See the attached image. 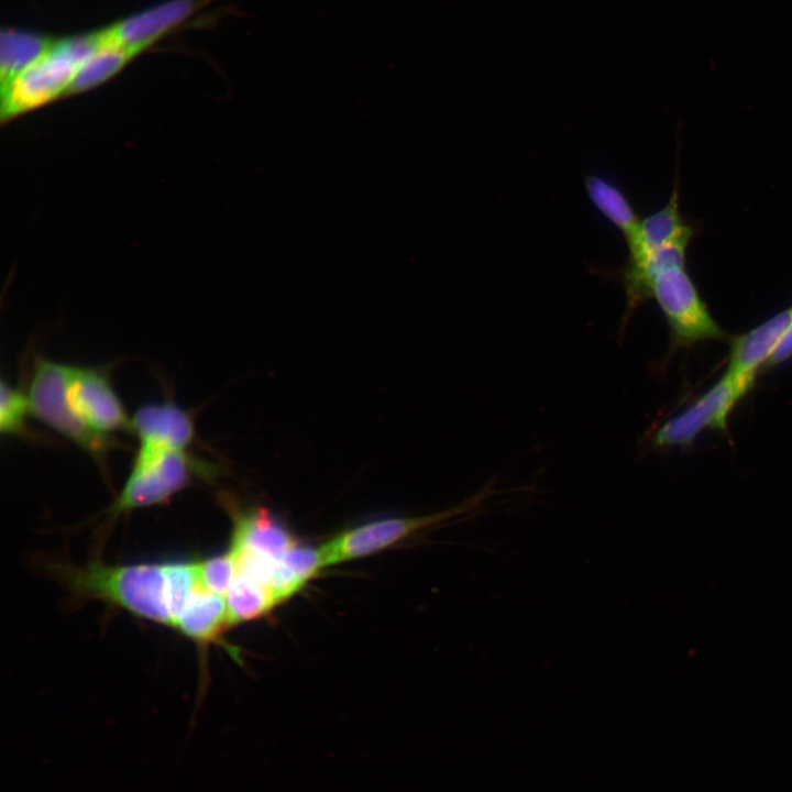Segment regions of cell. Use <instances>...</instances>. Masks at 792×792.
Returning <instances> with one entry per match:
<instances>
[{
    "label": "cell",
    "mask_w": 792,
    "mask_h": 792,
    "mask_svg": "<svg viewBox=\"0 0 792 792\" xmlns=\"http://www.w3.org/2000/svg\"><path fill=\"white\" fill-rule=\"evenodd\" d=\"M79 596L110 602L135 616L174 627L166 562L109 565L91 562L59 571Z\"/></svg>",
    "instance_id": "cell-1"
},
{
    "label": "cell",
    "mask_w": 792,
    "mask_h": 792,
    "mask_svg": "<svg viewBox=\"0 0 792 792\" xmlns=\"http://www.w3.org/2000/svg\"><path fill=\"white\" fill-rule=\"evenodd\" d=\"M103 45L102 30L54 41L38 59L1 90L2 122L66 96L80 66Z\"/></svg>",
    "instance_id": "cell-2"
},
{
    "label": "cell",
    "mask_w": 792,
    "mask_h": 792,
    "mask_svg": "<svg viewBox=\"0 0 792 792\" xmlns=\"http://www.w3.org/2000/svg\"><path fill=\"white\" fill-rule=\"evenodd\" d=\"M73 371V365L38 359L28 392L31 413L97 462L103 463L114 442L111 436L100 435L88 427L74 409L69 398Z\"/></svg>",
    "instance_id": "cell-3"
},
{
    "label": "cell",
    "mask_w": 792,
    "mask_h": 792,
    "mask_svg": "<svg viewBox=\"0 0 792 792\" xmlns=\"http://www.w3.org/2000/svg\"><path fill=\"white\" fill-rule=\"evenodd\" d=\"M196 474L210 475L184 450L140 444L123 488L109 508L112 517L161 505L189 486Z\"/></svg>",
    "instance_id": "cell-4"
},
{
    "label": "cell",
    "mask_w": 792,
    "mask_h": 792,
    "mask_svg": "<svg viewBox=\"0 0 792 792\" xmlns=\"http://www.w3.org/2000/svg\"><path fill=\"white\" fill-rule=\"evenodd\" d=\"M491 484L452 508L421 516L369 521L344 530L319 547L323 568L382 551L405 538L476 509L492 495Z\"/></svg>",
    "instance_id": "cell-5"
},
{
    "label": "cell",
    "mask_w": 792,
    "mask_h": 792,
    "mask_svg": "<svg viewBox=\"0 0 792 792\" xmlns=\"http://www.w3.org/2000/svg\"><path fill=\"white\" fill-rule=\"evenodd\" d=\"M651 297L666 316L678 343L724 338L684 267H672L658 274L652 282Z\"/></svg>",
    "instance_id": "cell-6"
},
{
    "label": "cell",
    "mask_w": 792,
    "mask_h": 792,
    "mask_svg": "<svg viewBox=\"0 0 792 792\" xmlns=\"http://www.w3.org/2000/svg\"><path fill=\"white\" fill-rule=\"evenodd\" d=\"M754 381L736 378L725 373L694 404L656 430L651 438L652 447H686L705 428L724 429L729 413L752 386Z\"/></svg>",
    "instance_id": "cell-7"
},
{
    "label": "cell",
    "mask_w": 792,
    "mask_h": 792,
    "mask_svg": "<svg viewBox=\"0 0 792 792\" xmlns=\"http://www.w3.org/2000/svg\"><path fill=\"white\" fill-rule=\"evenodd\" d=\"M69 398L76 413L94 431L105 436L131 431V418L105 370L74 366Z\"/></svg>",
    "instance_id": "cell-8"
},
{
    "label": "cell",
    "mask_w": 792,
    "mask_h": 792,
    "mask_svg": "<svg viewBox=\"0 0 792 792\" xmlns=\"http://www.w3.org/2000/svg\"><path fill=\"white\" fill-rule=\"evenodd\" d=\"M296 544L287 527L268 509L254 506L235 513L229 549L237 558L275 563Z\"/></svg>",
    "instance_id": "cell-9"
},
{
    "label": "cell",
    "mask_w": 792,
    "mask_h": 792,
    "mask_svg": "<svg viewBox=\"0 0 792 792\" xmlns=\"http://www.w3.org/2000/svg\"><path fill=\"white\" fill-rule=\"evenodd\" d=\"M131 431L142 446L184 451L196 433L191 416L172 402L140 406L131 418Z\"/></svg>",
    "instance_id": "cell-10"
},
{
    "label": "cell",
    "mask_w": 792,
    "mask_h": 792,
    "mask_svg": "<svg viewBox=\"0 0 792 792\" xmlns=\"http://www.w3.org/2000/svg\"><path fill=\"white\" fill-rule=\"evenodd\" d=\"M195 0H169L105 29L106 44L143 51L155 38L186 19Z\"/></svg>",
    "instance_id": "cell-11"
},
{
    "label": "cell",
    "mask_w": 792,
    "mask_h": 792,
    "mask_svg": "<svg viewBox=\"0 0 792 792\" xmlns=\"http://www.w3.org/2000/svg\"><path fill=\"white\" fill-rule=\"evenodd\" d=\"M791 321L792 307L737 337L730 348L726 374L755 380L757 370L769 361Z\"/></svg>",
    "instance_id": "cell-12"
},
{
    "label": "cell",
    "mask_w": 792,
    "mask_h": 792,
    "mask_svg": "<svg viewBox=\"0 0 792 792\" xmlns=\"http://www.w3.org/2000/svg\"><path fill=\"white\" fill-rule=\"evenodd\" d=\"M174 627L199 644L217 640L230 627L224 596L199 585L188 598Z\"/></svg>",
    "instance_id": "cell-13"
},
{
    "label": "cell",
    "mask_w": 792,
    "mask_h": 792,
    "mask_svg": "<svg viewBox=\"0 0 792 792\" xmlns=\"http://www.w3.org/2000/svg\"><path fill=\"white\" fill-rule=\"evenodd\" d=\"M688 228L679 209V191L674 189L664 207L640 220L636 237L627 243L628 257L625 267L640 265L654 251L672 241Z\"/></svg>",
    "instance_id": "cell-14"
},
{
    "label": "cell",
    "mask_w": 792,
    "mask_h": 792,
    "mask_svg": "<svg viewBox=\"0 0 792 792\" xmlns=\"http://www.w3.org/2000/svg\"><path fill=\"white\" fill-rule=\"evenodd\" d=\"M321 569L319 548L297 543L276 562L270 588L282 603L300 591Z\"/></svg>",
    "instance_id": "cell-15"
},
{
    "label": "cell",
    "mask_w": 792,
    "mask_h": 792,
    "mask_svg": "<svg viewBox=\"0 0 792 792\" xmlns=\"http://www.w3.org/2000/svg\"><path fill=\"white\" fill-rule=\"evenodd\" d=\"M50 38L13 29L0 36V86L6 89L23 70L38 59L53 44Z\"/></svg>",
    "instance_id": "cell-16"
},
{
    "label": "cell",
    "mask_w": 792,
    "mask_h": 792,
    "mask_svg": "<svg viewBox=\"0 0 792 792\" xmlns=\"http://www.w3.org/2000/svg\"><path fill=\"white\" fill-rule=\"evenodd\" d=\"M584 187L597 210L612 222L629 243L637 234L640 220L625 194L613 183L597 175L585 178Z\"/></svg>",
    "instance_id": "cell-17"
},
{
    "label": "cell",
    "mask_w": 792,
    "mask_h": 792,
    "mask_svg": "<svg viewBox=\"0 0 792 792\" xmlns=\"http://www.w3.org/2000/svg\"><path fill=\"white\" fill-rule=\"evenodd\" d=\"M224 600L230 626L262 617L279 604L265 583L242 573H237Z\"/></svg>",
    "instance_id": "cell-18"
},
{
    "label": "cell",
    "mask_w": 792,
    "mask_h": 792,
    "mask_svg": "<svg viewBox=\"0 0 792 792\" xmlns=\"http://www.w3.org/2000/svg\"><path fill=\"white\" fill-rule=\"evenodd\" d=\"M139 53L136 50L118 44H105L80 66L66 96L79 94L102 84Z\"/></svg>",
    "instance_id": "cell-19"
},
{
    "label": "cell",
    "mask_w": 792,
    "mask_h": 792,
    "mask_svg": "<svg viewBox=\"0 0 792 792\" xmlns=\"http://www.w3.org/2000/svg\"><path fill=\"white\" fill-rule=\"evenodd\" d=\"M31 413L28 394L11 386L4 380L0 386V431L7 436L24 432Z\"/></svg>",
    "instance_id": "cell-20"
},
{
    "label": "cell",
    "mask_w": 792,
    "mask_h": 792,
    "mask_svg": "<svg viewBox=\"0 0 792 792\" xmlns=\"http://www.w3.org/2000/svg\"><path fill=\"white\" fill-rule=\"evenodd\" d=\"M199 584L216 594L224 596L238 573L237 559L227 552L197 562Z\"/></svg>",
    "instance_id": "cell-21"
},
{
    "label": "cell",
    "mask_w": 792,
    "mask_h": 792,
    "mask_svg": "<svg viewBox=\"0 0 792 792\" xmlns=\"http://www.w3.org/2000/svg\"><path fill=\"white\" fill-rule=\"evenodd\" d=\"M792 356V321L785 330L776 350L771 354L768 365H777Z\"/></svg>",
    "instance_id": "cell-22"
}]
</instances>
